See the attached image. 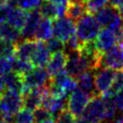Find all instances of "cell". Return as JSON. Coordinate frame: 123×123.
Listing matches in <instances>:
<instances>
[{
    "label": "cell",
    "mask_w": 123,
    "mask_h": 123,
    "mask_svg": "<svg viewBox=\"0 0 123 123\" xmlns=\"http://www.w3.org/2000/svg\"><path fill=\"white\" fill-rule=\"evenodd\" d=\"M23 106V96L19 92L4 90L0 95V115L3 119L11 122L13 116Z\"/></svg>",
    "instance_id": "cell-1"
},
{
    "label": "cell",
    "mask_w": 123,
    "mask_h": 123,
    "mask_svg": "<svg viewBox=\"0 0 123 123\" xmlns=\"http://www.w3.org/2000/svg\"><path fill=\"white\" fill-rule=\"evenodd\" d=\"M95 18L100 26L111 29L116 34L122 28L123 18L121 13L113 6H105L94 12Z\"/></svg>",
    "instance_id": "cell-2"
},
{
    "label": "cell",
    "mask_w": 123,
    "mask_h": 123,
    "mask_svg": "<svg viewBox=\"0 0 123 123\" xmlns=\"http://www.w3.org/2000/svg\"><path fill=\"white\" fill-rule=\"evenodd\" d=\"M76 36L82 42H88L94 40L100 31V25L95 16L91 14H85L77 21Z\"/></svg>",
    "instance_id": "cell-3"
},
{
    "label": "cell",
    "mask_w": 123,
    "mask_h": 123,
    "mask_svg": "<svg viewBox=\"0 0 123 123\" xmlns=\"http://www.w3.org/2000/svg\"><path fill=\"white\" fill-rule=\"evenodd\" d=\"M82 116L87 123H103L106 121V105L100 94L92 95Z\"/></svg>",
    "instance_id": "cell-4"
},
{
    "label": "cell",
    "mask_w": 123,
    "mask_h": 123,
    "mask_svg": "<svg viewBox=\"0 0 123 123\" xmlns=\"http://www.w3.org/2000/svg\"><path fill=\"white\" fill-rule=\"evenodd\" d=\"M92 95L82 88H75L69 95L66 103L67 110L75 116L80 117L83 115L87 104L90 101Z\"/></svg>",
    "instance_id": "cell-5"
},
{
    "label": "cell",
    "mask_w": 123,
    "mask_h": 123,
    "mask_svg": "<svg viewBox=\"0 0 123 123\" xmlns=\"http://www.w3.org/2000/svg\"><path fill=\"white\" fill-rule=\"evenodd\" d=\"M22 76H23V83H24L23 93H25L26 91L32 88L46 86L51 79L47 70L44 69L42 66L33 67L29 72H27Z\"/></svg>",
    "instance_id": "cell-6"
},
{
    "label": "cell",
    "mask_w": 123,
    "mask_h": 123,
    "mask_svg": "<svg viewBox=\"0 0 123 123\" xmlns=\"http://www.w3.org/2000/svg\"><path fill=\"white\" fill-rule=\"evenodd\" d=\"M101 67H109L113 70H123V46L117 44L103 52Z\"/></svg>",
    "instance_id": "cell-7"
},
{
    "label": "cell",
    "mask_w": 123,
    "mask_h": 123,
    "mask_svg": "<svg viewBox=\"0 0 123 123\" xmlns=\"http://www.w3.org/2000/svg\"><path fill=\"white\" fill-rule=\"evenodd\" d=\"M68 54V61L65 66V71L68 75L78 78L86 70H91L88 61L79 52H71Z\"/></svg>",
    "instance_id": "cell-8"
},
{
    "label": "cell",
    "mask_w": 123,
    "mask_h": 123,
    "mask_svg": "<svg viewBox=\"0 0 123 123\" xmlns=\"http://www.w3.org/2000/svg\"><path fill=\"white\" fill-rule=\"evenodd\" d=\"M49 93V86L48 85L40 87L32 88L25 93L22 94L23 96V106L24 108L35 111L37 108L41 107L44 97Z\"/></svg>",
    "instance_id": "cell-9"
},
{
    "label": "cell",
    "mask_w": 123,
    "mask_h": 123,
    "mask_svg": "<svg viewBox=\"0 0 123 123\" xmlns=\"http://www.w3.org/2000/svg\"><path fill=\"white\" fill-rule=\"evenodd\" d=\"M76 26L74 21L69 17H59L56 18L53 23V35L65 42L73 35H75Z\"/></svg>",
    "instance_id": "cell-10"
},
{
    "label": "cell",
    "mask_w": 123,
    "mask_h": 123,
    "mask_svg": "<svg viewBox=\"0 0 123 123\" xmlns=\"http://www.w3.org/2000/svg\"><path fill=\"white\" fill-rule=\"evenodd\" d=\"M114 75H115L114 70L109 67H100L96 69L94 74L95 90L99 94L106 92L110 88L113 81Z\"/></svg>",
    "instance_id": "cell-11"
},
{
    "label": "cell",
    "mask_w": 123,
    "mask_h": 123,
    "mask_svg": "<svg viewBox=\"0 0 123 123\" xmlns=\"http://www.w3.org/2000/svg\"><path fill=\"white\" fill-rule=\"evenodd\" d=\"M40 20H41V14L38 10L35 9V10L29 11L26 21L22 29L20 30L21 37L24 39H33V37H35V35Z\"/></svg>",
    "instance_id": "cell-12"
},
{
    "label": "cell",
    "mask_w": 123,
    "mask_h": 123,
    "mask_svg": "<svg viewBox=\"0 0 123 123\" xmlns=\"http://www.w3.org/2000/svg\"><path fill=\"white\" fill-rule=\"evenodd\" d=\"M68 61V54L64 51H59L56 53H53V55L50 57L47 64H46V70L50 77H54L58 75L59 73L62 72L65 69L66 63Z\"/></svg>",
    "instance_id": "cell-13"
},
{
    "label": "cell",
    "mask_w": 123,
    "mask_h": 123,
    "mask_svg": "<svg viewBox=\"0 0 123 123\" xmlns=\"http://www.w3.org/2000/svg\"><path fill=\"white\" fill-rule=\"evenodd\" d=\"M117 40V34L109 28H104L103 30L99 31L97 37H95V44L97 48L101 52H105L111 49L112 46L115 45Z\"/></svg>",
    "instance_id": "cell-14"
},
{
    "label": "cell",
    "mask_w": 123,
    "mask_h": 123,
    "mask_svg": "<svg viewBox=\"0 0 123 123\" xmlns=\"http://www.w3.org/2000/svg\"><path fill=\"white\" fill-rule=\"evenodd\" d=\"M86 2L83 0H67L65 15L73 21H78L87 12Z\"/></svg>",
    "instance_id": "cell-15"
},
{
    "label": "cell",
    "mask_w": 123,
    "mask_h": 123,
    "mask_svg": "<svg viewBox=\"0 0 123 123\" xmlns=\"http://www.w3.org/2000/svg\"><path fill=\"white\" fill-rule=\"evenodd\" d=\"M37 40L33 39H23L15 43L14 57L17 59L31 61V58L36 50Z\"/></svg>",
    "instance_id": "cell-16"
},
{
    "label": "cell",
    "mask_w": 123,
    "mask_h": 123,
    "mask_svg": "<svg viewBox=\"0 0 123 123\" xmlns=\"http://www.w3.org/2000/svg\"><path fill=\"white\" fill-rule=\"evenodd\" d=\"M2 80L6 89L23 94L24 83H23V76L21 74L12 70L7 73L6 75L2 76Z\"/></svg>",
    "instance_id": "cell-17"
},
{
    "label": "cell",
    "mask_w": 123,
    "mask_h": 123,
    "mask_svg": "<svg viewBox=\"0 0 123 123\" xmlns=\"http://www.w3.org/2000/svg\"><path fill=\"white\" fill-rule=\"evenodd\" d=\"M51 52L49 51L46 43L42 40H37L36 50L31 58V62L34 64V66H44L47 64L49 59H50Z\"/></svg>",
    "instance_id": "cell-18"
},
{
    "label": "cell",
    "mask_w": 123,
    "mask_h": 123,
    "mask_svg": "<svg viewBox=\"0 0 123 123\" xmlns=\"http://www.w3.org/2000/svg\"><path fill=\"white\" fill-rule=\"evenodd\" d=\"M66 103L67 102L65 101V98L54 96V95L50 94V91H49V93L44 97L41 107L48 110L54 115V114L60 113L62 110H64Z\"/></svg>",
    "instance_id": "cell-19"
},
{
    "label": "cell",
    "mask_w": 123,
    "mask_h": 123,
    "mask_svg": "<svg viewBox=\"0 0 123 123\" xmlns=\"http://www.w3.org/2000/svg\"><path fill=\"white\" fill-rule=\"evenodd\" d=\"M20 37V30L13 27L7 21L0 23V39L10 41L12 43H17Z\"/></svg>",
    "instance_id": "cell-20"
},
{
    "label": "cell",
    "mask_w": 123,
    "mask_h": 123,
    "mask_svg": "<svg viewBox=\"0 0 123 123\" xmlns=\"http://www.w3.org/2000/svg\"><path fill=\"white\" fill-rule=\"evenodd\" d=\"M53 36V23L50 18H43L40 20L37 30L35 35L37 40L47 41Z\"/></svg>",
    "instance_id": "cell-21"
},
{
    "label": "cell",
    "mask_w": 123,
    "mask_h": 123,
    "mask_svg": "<svg viewBox=\"0 0 123 123\" xmlns=\"http://www.w3.org/2000/svg\"><path fill=\"white\" fill-rule=\"evenodd\" d=\"M27 14H28V12H26V11H24L18 7L17 8L13 7L9 13L7 22L10 23L11 25H12L13 27L17 28L18 30H21L26 21Z\"/></svg>",
    "instance_id": "cell-22"
},
{
    "label": "cell",
    "mask_w": 123,
    "mask_h": 123,
    "mask_svg": "<svg viewBox=\"0 0 123 123\" xmlns=\"http://www.w3.org/2000/svg\"><path fill=\"white\" fill-rule=\"evenodd\" d=\"M94 71L93 70H86L84 73H82L77 78V83L79 85V87L83 90L93 94V90L95 89V84H94Z\"/></svg>",
    "instance_id": "cell-23"
},
{
    "label": "cell",
    "mask_w": 123,
    "mask_h": 123,
    "mask_svg": "<svg viewBox=\"0 0 123 123\" xmlns=\"http://www.w3.org/2000/svg\"><path fill=\"white\" fill-rule=\"evenodd\" d=\"M41 16L50 19L59 18V12H58V3L52 2L50 0H42L39 9H38Z\"/></svg>",
    "instance_id": "cell-24"
},
{
    "label": "cell",
    "mask_w": 123,
    "mask_h": 123,
    "mask_svg": "<svg viewBox=\"0 0 123 123\" xmlns=\"http://www.w3.org/2000/svg\"><path fill=\"white\" fill-rule=\"evenodd\" d=\"M122 88H123V70H118L117 72H115L113 81H112L110 88L106 92H104L102 94H107V95L114 96Z\"/></svg>",
    "instance_id": "cell-25"
},
{
    "label": "cell",
    "mask_w": 123,
    "mask_h": 123,
    "mask_svg": "<svg viewBox=\"0 0 123 123\" xmlns=\"http://www.w3.org/2000/svg\"><path fill=\"white\" fill-rule=\"evenodd\" d=\"M12 121V123H35V116L32 111L24 108L13 116Z\"/></svg>",
    "instance_id": "cell-26"
},
{
    "label": "cell",
    "mask_w": 123,
    "mask_h": 123,
    "mask_svg": "<svg viewBox=\"0 0 123 123\" xmlns=\"http://www.w3.org/2000/svg\"><path fill=\"white\" fill-rule=\"evenodd\" d=\"M34 64L32 63L31 61H28V60H22V59H17L14 57V60H13V68L12 70L21 74V75H24L26 74L27 72H29L32 68H33Z\"/></svg>",
    "instance_id": "cell-27"
},
{
    "label": "cell",
    "mask_w": 123,
    "mask_h": 123,
    "mask_svg": "<svg viewBox=\"0 0 123 123\" xmlns=\"http://www.w3.org/2000/svg\"><path fill=\"white\" fill-rule=\"evenodd\" d=\"M14 6L24 10V11H32L39 7L42 0H11Z\"/></svg>",
    "instance_id": "cell-28"
},
{
    "label": "cell",
    "mask_w": 123,
    "mask_h": 123,
    "mask_svg": "<svg viewBox=\"0 0 123 123\" xmlns=\"http://www.w3.org/2000/svg\"><path fill=\"white\" fill-rule=\"evenodd\" d=\"M15 43L0 39V57H14Z\"/></svg>",
    "instance_id": "cell-29"
},
{
    "label": "cell",
    "mask_w": 123,
    "mask_h": 123,
    "mask_svg": "<svg viewBox=\"0 0 123 123\" xmlns=\"http://www.w3.org/2000/svg\"><path fill=\"white\" fill-rule=\"evenodd\" d=\"M14 57H0V76L12 71Z\"/></svg>",
    "instance_id": "cell-30"
},
{
    "label": "cell",
    "mask_w": 123,
    "mask_h": 123,
    "mask_svg": "<svg viewBox=\"0 0 123 123\" xmlns=\"http://www.w3.org/2000/svg\"><path fill=\"white\" fill-rule=\"evenodd\" d=\"M46 45L49 49V51L53 54V53H56V52H59V51H63V49L65 48V44L62 40H61L60 38L58 37H51L47 40L46 42Z\"/></svg>",
    "instance_id": "cell-31"
},
{
    "label": "cell",
    "mask_w": 123,
    "mask_h": 123,
    "mask_svg": "<svg viewBox=\"0 0 123 123\" xmlns=\"http://www.w3.org/2000/svg\"><path fill=\"white\" fill-rule=\"evenodd\" d=\"M75 118L76 117L67 109H64L58 114L55 123H73L75 121Z\"/></svg>",
    "instance_id": "cell-32"
},
{
    "label": "cell",
    "mask_w": 123,
    "mask_h": 123,
    "mask_svg": "<svg viewBox=\"0 0 123 123\" xmlns=\"http://www.w3.org/2000/svg\"><path fill=\"white\" fill-rule=\"evenodd\" d=\"M109 0H87L86 6H87V11L89 12H96L98 10L102 9L107 5Z\"/></svg>",
    "instance_id": "cell-33"
},
{
    "label": "cell",
    "mask_w": 123,
    "mask_h": 123,
    "mask_svg": "<svg viewBox=\"0 0 123 123\" xmlns=\"http://www.w3.org/2000/svg\"><path fill=\"white\" fill-rule=\"evenodd\" d=\"M34 111H35L34 112L35 122H37V121H40V120H43L45 118H49V117H52L53 116V114L48 110H46L43 107H39L37 110H35Z\"/></svg>",
    "instance_id": "cell-34"
},
{
    "label": "cell",
    "mask_w": 123,
    "mask_h": 123,
    "mask_svg": "<svg viewBox=\"0 0 123 123\" xmlns=\"http://www.w3.org/2000/svg\"><path fill=\"white\" fill-rule=\"evenodd\" d=\"M113 102L116 110L123 112V88L113 96Z\"/></svg>",
    "instance_id": "cell-35"
},
{
    "label": "cell",
    "mask_w": 123,
    "mask_h": 123,
    "mask_svg": "<svg viewBox=\"0 0 123 123\" xmlns=\"http://www.w3.org/2000/svg\"><path fill=\"white\" fill-rule=\"evenodd\" d=\"M111 5L119 11L121 14H123V0H110Z\"/></svg>",
    "instance_id": "cell-36"
},
{
    "label": "cell",
    "mask_w": 123,
    "mask_h": 123,
    "mask_svg": "<svg viewBox=\"0 0 123 123\" xmlns=\"http://www.w3.org/2000/svg\"><path fill=\"white\" fill-rule=\"evenodd\" d=\"M117 39L119 41V44H121L123 46V26L122 28L119 30V32L117 33Z\"/></svg>",
    "instance_id": "cell-37"
},
{
    "label": "cell",
    "mask_w": 123,
    "mask_h": 123,
    "mask_svg": "<svg viewBox=\"0 0 123 123\" xmlns=\"http://www.w3.org/2000/svg\"><path fill=\"white\" fill-rule=\"evenodd\" d=\"M36 123H55V119H54V116L52 117H49V118H45L43 120H40V121H37Z\"/></svg>",
    "instance_id": "cell-38"
},
{
    "label": "cell",
    "mask_w": 123,
    "mask_h": 123,
    "mask_svg": "<svg viewBox=\"0 0 123 123\" xmlns=\"http://www.w3.org/2000/svg\"><path fill=\"white\" fill-rule=\"evenodd\" d=\"M111 123H123V114H121L120 116H118L117 118H115Z\"/></svg>",
    "instance_id": "cell-39"
},
{
    "label": "cell",
    "mask_w": 123,
    "mask_h": 123,
    "mask_svg": "<svg viewBox=\"0 0 123 123\" xmlns=\"http://www.w3.org/2000/svg\"><path fill=\"white\" fill-rule=\"evenodd\" d=\"M4 88H5V86H4V83H3L2 77L0 76V95L3 93V91H4Z\"/></svg>",
    "instance_id": "cell-40"
},
{
    "label": "cell",
    "mask_w": 123,
    "mask_h": 123,
    "mask_svg": "<svg viewBox=\"0 0 123 123\" xmlns=\"http://www.w3.org/2000/svg\"><path fill=\"white\" fill-rule=\"evenodd\" d=\"M73 123H87L84 118L83 119H79V120H76V121H74Z\"/></svg>",
    "instance_id": "cell-41"
},
{
    "label": "cell",
    "mask_w": 123,
    "mask_h": 123,
    "mask_svg": "<svg viewBox=\"0 0 123 123\" xmlns=\"http://www.w3.org/2000/svg\"><path fill=\"white\" fill-rule=\"evenodd\" d=\"M52 2H55V3H65L67 0H50Z\"/></svg>",
    "instance_id": "cell-42"
},
{
    "label": "cell",
    "mask_w": 123,
    "mask_h": 123,
    "mask_svg": "<svg viewBox=\"0 0 123 123\" xmlns=\"http://www.w3.org/2000/svg\"><path fill=\"white\" fill-rule=\"evenodd\" d=\"M0 123H10V122L5 120V119H0Z\"/></svg>",
    "instance_id": "cell-43"
},
{
    "label": "cell",
    "mask_w": 123,
    "mask_h": 123,
    "mask_svg": "<svg viewBox=\"0 0 123 123\" xmlns=\"http://www.w3.org/2000/svg\"><path fill=\"white\" fill-rule=\"evenodd\" d=\"M83 1H86H86H87V0H83Z\"/></svg>",
    "instance_id": "cell-44"
},
{
    "label": "cell",
    "mask_w": 123,
    "mask_h": 123,
    "mask_svg": "<svg viewBox=\"0 0 123 123\" xmlns=\"http://www.w3.org/2000/svg\"><path fill=\"white\" fill-rule=\"evenodd\" d=\"M121 15H122V18H123V14H121Z\"/></svg>",
    "instance_id": "cell-45"
}]
</instances>
